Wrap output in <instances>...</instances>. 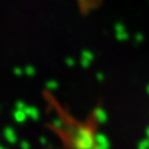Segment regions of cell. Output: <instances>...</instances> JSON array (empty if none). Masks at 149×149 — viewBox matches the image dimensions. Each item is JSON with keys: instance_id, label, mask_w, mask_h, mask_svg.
<instances>
[{"instance_id": "obj_1", "label": "cell", "mask_w": 149, "mask_h": 149, "mask_svg": "<svg viewBox=\"0 0 149 149\" xmlns=\"http://www.w3.org/2000/svg\"><path fill=\"white\" fill-rule=\"evenodd\" d=\"M101 1L102 0H78V5H80V10L82 13H87L96 9Z\"/></svg>"}]
</instances>
